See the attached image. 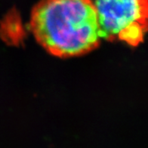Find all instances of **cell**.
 I'll use <instances>...</instances> for the list:
<instances>
[{
	"label": "cell",
	"instance_id": "1",
	"mask_svg": "<svg viewBox=\"0 0 148 148\" xmlns=\"http://www.w3.org/2000/svg\"><path fill=\"white\" fill-rule=\"evenodd\" d=\"M36 41L54 56H81L98 47L101 39L92 0H41L29 22Z\"/></svg>",
	"mask_w": 148,
	"mask_h": 148
},
{
	"label": "cell",
	"instance_id": "2",
	"mask_svg": "<svg viewBox=\"0 0 148 148\" xmlns=\"http://www.w3.org/2000/svg\"><path fill=\"white\" fill-rule=\"evenodd\" d=\"M101 39L131 46L142 42L147 29V0H95Z\"/></svg>",
	"mask_w": 148,
	"mask_h": 148
}]
</instances>
